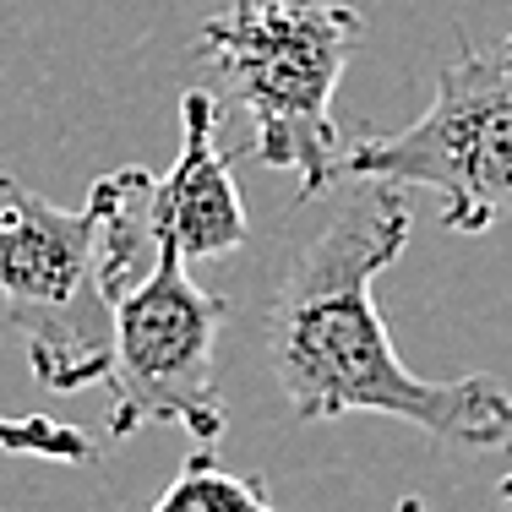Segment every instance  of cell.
Returning a JSON list of instances; mask_svg holds the SVG:
<instances>
[{"label":"cell","mask_w":512,"mask_h":512,"mask_svg":"<svg viewBox=\"0 0 512 512\" xmlns=\"http://www.w3.org/2000/svg\"><path fill=\"white\" fill-rule=\"evenodd\" d=\"M393 512H425V502H420V496H404V502H398Z\"/></svg>","instance_id":"cell-10"},{"label":"cell","mask_w":512,"mask_h":512,"mask_svg":"<svg viewBox=\"0 0 512 512\" xmlns=\"http://www.w3.org/2000/svg\"><path fill=\"white\" fill-rule=\"evenodd\" d=\"M349 180L436 191L453 235H485L512 218V33L485 50L463 39L414 126L344 148L333 186Z\"/></svg>","instance_id":"cell-3"},{"label":"cell","mask_w":512,"mask_h":512,"mask_svg":"<svg viewBox=\"0 0 512 512\" xmlns=\"http://www.w3.org/2000/svg\"><path fill=\"white\" fill-rule=\"evenodd\" d=\"M0 273L6 316L50 393L109 382L120 344V300L104 284L99 213L55 207L22 180H0Z\"/></svg>","instance_id":"cell-4"},{"label":"cell","mask_w":512,"mask_h":512,"mask_svg":"<svg viewBox=\"0 0 512 512\" xmlns=\"http://www.w3.org/2000/svg\"><path fill=\"white\" fill-rule=\"evenodd\" d=\"M6 447L11 453H44L60 463H88L93 442L66 420H44V414H11L6 420Z\"/></svg>","instance_id":"cell-9"},{"label":"cell","mask_w":512,"mask_h":512,"mask_svg":"<svg viewBox=\"0 0 512 512\" xmlns=\"http://www.w3.org/2000/svg\"><path fill=\"white\" fill-rule=\"evenodd\" d=\"M360 39L365 17L344 0H235L197 33L224 115L251 120L240 158L289 169L300 202L333 186L349 148L333 126V93Z\"/></svg>","instance_id":"cell-2"},{"label":"cell","mask_w":512,"mask_h":512,"mask_svg":"<svg viewBox=\"0 0 512 512\" xmlns=\"http://www.w3.org/2000/svg\"><path fill=\"white\" fill-rule=\"evenodd\" d=\"M409 186L360 191L289 256L267 316V365L295 420L387 414L453 447H512V393L496 376H420L376 311V278L409 246Z\"/></svg>","instance_id":"cell-1"},{"label":"cell","mask_w":512,"mask_h":512,"mask_svg":"<svg viewBox=\"0 0 512 512\" xmlns=\"http://www.w3.org/2000/svg\"><path fill=\"white\" fill-rule=\"evenodd\" d=\"M224 99L207 88H191L180 99V158L158 180V213L164 235L186 251V262H218L246 246V202L235 186L240 148H218Z\"/></svg>","instance_id":"cell-6"},{"label":"cell","mask_w":512,"mask_h":512,"mask_svg":"<svg viewBox=\"0 0 512 512\" xmlns=\"http://www.w3.org/2000/svg\"><path fill=\"white\" fill-rule=\"evenodd\" d=\"M88 207L99 213V262L109 295H131L142 278L164 262V213H158V175L142 164L109 169L99 186L88 191Z\"/></svg>","instance_id":"cell-7"},{"label":"cell","mask_w":512,"mask_h":512,"mask_svg":"<svg viewBox=\"0 0 512 512\" xmlns=\"http://www.w3.org/2000/svg\"><path fill=\"white\" fill-rule=\"evenodd\" d=\"M229 300L191 278L186 251L169 240L164 262L120 295V344L109 371V442L142 425H180L197 442H224L229 404L218 393V327Z\"/></svg>","instance_id":"cell-5"},{"label":"cell","mask_w":512,"mask_h":512,"mask_svg":"<svg viewBox=\"0 0 512 512\" xmlns=\"http://www.w3.org/2000/svg\"><path fill=\"white\" fill-rule=\"evenodd\" d=\"M148 512H278L267 485L246 480V474H229L218 453H191L180 463V474L164 485V496Z\"/></svg>","instance_id":"cell-8"},{"label":"cell","mask_w":512,"mask_h":512,"mask_svg":"<svg viewBox=\"0 0 512 512\" xmlns=\"http://www.w3.org/2000/svg\"><path fill=\"white\" fill-rule=\"evenodd\" d=\"M502 507L512 512V469H507V480H502Z\"/></svg>","instance_id":"cell-11"}]
</instances>
